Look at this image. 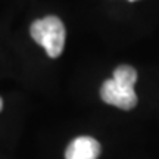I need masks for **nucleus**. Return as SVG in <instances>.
I'll return each instance as SVG.
<instances>
[{
  "label": "nucleus",
  "instance_id": "f257e3e1",
  "mask_svg": "<svg viewBox=\"0 0 159 159\" xmlns=\"http://www.w3.org/2000/svg\"><path fill=\"white\" fill-rule=\"evenodd\" d=\"M30 34L35 43L44 47L47 56L55 59L59 57L65 47V27L63 22L57 16H46L43 19H37L30 28Z\"/></svg>",
  "mask_w": 159,
  "mask_h": 159
},
{
  "label": "nucleus",
  "instance_id": "f03ea898",
  "mask_svg": "<svg viewBox=\"0 0 159 159\" xmlns=\"http://www.w3.org/2000/svg\"><path fill=\"white\" fill-rule=\"evenodd\" d=\"M100 97L105 103L114 105L124 111H130V109L136 108L137 105V94L134 89L119 85L114 80H106L102 84Z\"/></svg>",
  "mask_w": 159,
  "mask_h": 159
},
{
  "label": "nucleus",
  "instance_id": "7ed1b4c3",
  "mask_svg": "<svg viewBox=\"0 0 159 159\" xmlns=\"http://www.w3.org/2000/svg\"><path fill=\"white\" fill-rule=\"evenodd\" d=\"M100 144L96 139L81 136L69 143L65 152V159H97L100 156Z\"/></svg>",
  "mask_w": 159,
  "mask_h": 159
},
{
  "label": "nucleus",
  "instance_id": "20e7f679",
  "mask_svg": "<svg viewBox=\"0 0 159 159\" xmlns=\"http://www.w3.org/2000/svg\"><path fill=\"white\" fill-rule=\"evenodd\" d=\"M112 80L115 83H118L119 85L134 89V84L137 81V71L130 65H119L118 68L115 69Z\"/></svg>",
  "mask_w": 159,
  "mask_h": 159
},
{
  "label": "nucleus",
  "instance_id": "39448f33",
  "mask_svg": "<svg viewBox=\"0 0 159 159\" xmlns=\"http://www.w3.org/2000/svg\"><path fill=\"white\" fill-rule=\"evenodd\" d=\"M2 109H3V99L0 97V111H2Z\"/></svg>",
  "mask_w": 159,
  "mask_h": 159
},
{
  "label": "nucleus",
  "instance_id": "423d86ee",
  "mask_svg": "<svg viewBox=\"0 0 159 159\" xmlns=\"http://www.w3.org/2000/svg\"><path fill=\"white\" fill-rule=\"evenodd\" d=\"M128 2H137V0H128Z\"/></svg>",
  "mask_w": 159,
  "mask_h": 159
}]
</instances>
